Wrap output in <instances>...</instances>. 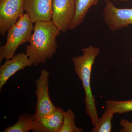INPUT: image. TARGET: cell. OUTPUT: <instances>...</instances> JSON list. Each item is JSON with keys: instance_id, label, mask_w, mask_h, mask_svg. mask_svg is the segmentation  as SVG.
<instances>
[{"instance_id": "obj_4", "label": "cell", "mask_w": 132, "mask_h": 132, "mask_svg": "<svg viewBox=\"0 0 132 132\" xmlns=\"http://www.w3.org/2000/svg\"><path fill=\"white\" fill-rule=\"evenodd\" d=\"M49 77V72L43 69L41 72L39 78L35 81L37 103L35 113L34 114L35 118L52 114L57 108L53 104L50 97Z\"/></svg>"}, {"instance_id": "obj_9", "label": "cell", "mask_w": 132, "mask_h": 132, "mask_svg": "<svg viewBox=\"0 0 132 132\" xmlns=\"http://www.w3.org/2000/svg\"><path fill=\"white\" fill-rule=\"evenodd\" d=\"M32 65L26 53H20L6 60L0 67V90L10 77L20 70Z\"/></svg>"}, {"instance_id": "obj_13", "label": "cell", "mask_w": 132, "mask_h": 132, "mask_svg": "<svg viewBox=\"0 0 132 132\" xmlns=\"http://www.w3.org/2000/svg\"><path fill=\"white\" fill-rule=\"evenodd\" d=\"M113 112L106 108L101 118H99L98 121L94 126L92 132H111L112 131V120L113 118Z\"/></svg>"}, {"instance_id": "obj_10", "label": "cell", "mask_w": 132, "mask_h": 132, "mask_svg": "<svg viewBox=\"0 0 132 132\" xmlns=\"http://www.w3.org/2000/svg\"><path fill=\"white\" fill-rule=\"evenodd\" d=\"M65 112L57 107L53 113L48 115L35 118L34 132H60L64 122Z\"/></svg>"}, {"instance_id": "obj_16", "label": "cell", "mask_w": 132, "mask_h": 132, "mask_svg": "<svg viewBox=\"0 0 132 132\" xmlns=\"http://www.w3.org/2000/svg\"><path fill=\"white\" fill-rule=\"evenodd\" d=\"M120 125L122 128L120 129L121 132H132V123L129 121L123 119L121 120Z\"/></svg>"}, {"instance_id": "obj_5", "label": "cell", "mask_w": 132, "mask_h": 132, "mask_svg": "<svg viewBox=\"0 0 132 132\" xmlns=\"http://www.w3.org/2000/svg\"><path fill=\"white\" fill-rule=\"evenodd\" d=\"M103 18L109 29L116 32L132 25V9L118 8L111 1L106 0Z\"/></svg>"}, {"instance_id": "obj_17", "label": "cell", "mask_w": 132, "mask_h": 132, "mask_svg": "<svg viewBox=\"0 0 132 132\" xmlns=\"http://www.w3.org/2000/svg\"><path fill=\"white\" fill-rule=\"evenodd\" d=\"M114 1H120L121 2H126L128 1V0H114Z\"/></svg>"}, {"instance_id": "obj_12", "label": "cell", "mask_w": 132, "mask_h": 132, "mask_svg": "<svg viewBox=\"0 0 132 132\" xmlns=\"http://www.w3.org/2000/svg\"><path fill=\"white\" fill-rule=\"evenodd\" d=\"M35 119L34 114H22L19 116L18 121L15 124L10 126L3 132H28L34 129Z\"/></svg>"}, {"instance_id": "obj_8", "label": "cell", "mask_w": 132, "mask_h": 132, "mask_svg": "<svg viewBox=\"0 0 132 132\" xmlns=\"http://www.w3.org/2000/svg\"><path fill=\"white\" fill-rule=\"evenodd\" d=\"M53 0H25L24 9L33 23L52 20Z\"/></svg>"}, {"instance_id": "obj_1", "label": "cell", "mask_w": 132, "mask_h": 132, "mask_svg": "<svg viewBox=\"0 0 132 132\" xmlns=\"http://www.w3.org/2000/svg\"><path fill=\"white\" fill-rule=\"evenodd\" d=\"M60 32L52 20L35 22L26 49V54L33 65L45 64L56 53L58 47L56 38Z\"/></svg>"}, {"instance_id": "obj_7", "label": "cell", "mask_w": 132, "mask_h": 132, "mask_svg": "<svg viewBox=\"0 0 132 132\" xmlns=\"http://www.w3.org/2000/svg\"><path fill=\"white\" fill-rule=\"evenodd\" d=\"M75 11V0H53L52 21L60 32L69 30Z\"/></svg>"}, {"instance_id": "obj_19", "label": "cell", "mask_w": 132, "mask_h": 132, "mask_svg": "<svg viewBox=\"0 0 132 132\" xmlns=\"http://www.w3.org/2000/svg\"></svg>"}, {"instance_id": "obj_18", "label": "cell", "mask_w": 132, "mask_h": 132, "mask_svg": "<svg viewBox=\"0 0 132 132\" xmlns=\"http://www.w3.org/2000/svg\"><path fill=\"white\" fill-rule=\"evenodd\" d=\"M130 61H131V63L132 64V57L131 59V60H130Z\"/></svg>"}, {"instance_id": "obj_14", "label": "cell", "mask_w": 132, "mask_h": 132, "mask_svg": "<svg viewBox=\"0 0 132 132\" xmlns=\"http://www.w3.org/2000/svg\"><path fill=\"white\" fill-rule=\"evenodd\" d=\"M106 108L109 109L114 114H121L128 112H132V100L125 101H106Z\"/></svg>"}, {"instance_id": "obj_2", "label": "cell", "mask_w": 132, "mask_h": 132, "mask_svg": "<svg viewBox=\"0 0 132 132\" xmlns=\"http://www.w3.org/2000/svg\"><path fill=\"white\" fill-rule=\"evenodd\" d=\"M81 55L72 58L74 70L82 82L85 91V111L89 117L92 125L94 126L99 118L95 98L92 94L91 86V76L92 68L96 58L100 52L99 48L90 45L82 49Z\"/></svg>"}, {"instance_id": "obj_3", "label": "cell", "mask_w": 132, "mask_h": 132, "mask_svg": "<svg viewBox=\"0 0 132 132\" xmlns=\"http://www.w3.org/2000/svg\"><path fill=\"white\" fill-rule=\"evenodd\" d=\"M33 23L28 15L24 14L8 31L6 42L0 47V61L12 59L22 44L29 42L34 31Z\"/></svg>"}, {"instance_id": "obj_15", "label": "cell", "mask_w": 132, "mask_h": 132, "mask_svg": "<svg viewBox=\"0 0 132 132\" xmlns=\"http://www.w3.org/2000/svg\"><path fill=\"white\" fill-rule=\"evenodd\" d=\"M83 130L75 124V114L71 109L64 112V122L60 132H82Z\"/></svg>"}, {"instance_id": "obj_11", "label": "cell", "mask_w": 132, "mask_h": 132, "mask_svg": "<svg viewBox=\"0 0 132 132\" xmlns=\"http://www.w3.org/2000/svg\"><path fill=\"white\" fill-rule=\"evenodd\" d=\"M101 0H75V11L69 30L76 28L84 21L85 16L92 6Z\"/></svg>"}, {"instance_id": "obj_6", "label": "cell", "mask_w": 132, "mask_h": 132, "mask_svg": "<svg viewBox=\"0 0 132 132\" xmlns=\"http://www.w3.org/2000/svg\"><path fill=\"white\" fill-rule=\"evenodd\" d=\"M25 0H0V34L3 36L25 11Z\"/></svg>"}]
</instances>
